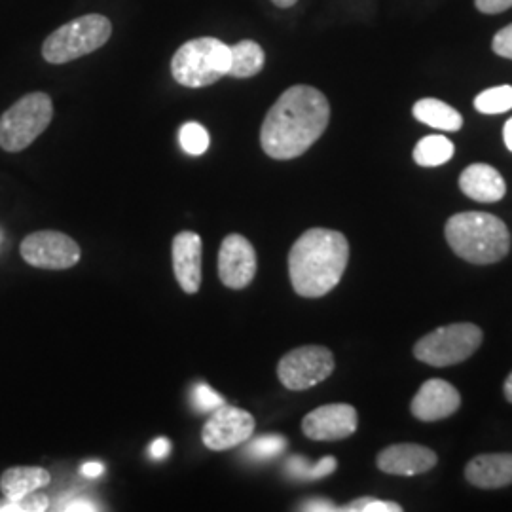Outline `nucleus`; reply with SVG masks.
Instances as JSON below:
<instances>
[{"instance_id":"nucleus-14","label":"nucleus","mask_w":512,"mask_h":512,"mask_svg":"<svg viewBox=\"0 0 512 512\" xmlns=\"http://www.w3.org/2000/svg\"><path fill=\"white\" fill-rule=\"evenodd\" d=\"M437 463L439 458L431 448L414 442L391 444L376 458V465L382 473L395 476L423 475L435 469Z\"/></svg>"},{"instance_id":"nucleus-4","label":"nucleus","mask_w":512,"mask_h":512,"mask_svg":"<svg viewBox=\"0 0 512 512\" xmlns=\"http://www.w3.org/2000/svg\"><path fill=\"white\" fill-rule=\"evenodd\" d=\"M230 50L219 38L188 40L171 59V74L184 88H205L228 73Z\"/></svg>"},{"instance_id":"nucleus-21","label":"nucleus","mask_w":512,"mask_h":512,"mask_svg":"<svg viewBox=\"0 0 512 512\" xmlns=\"http://www.w3.org/2000/svg\"><path fill=\"white\" fill-rule=\"evenodd\" d=\"M456 147L444 135H427L414 148V162L420 167H440L454 158Z\"/></svg>"},{"instance_id":"nucleus-24","label":"nucleus","mask_w":512,"mask_h":512,"mask_svg":"<svg viewBox=\"0 0 512 512\" xmlns=\"http://www.w3.org/2000/svg\"><path fill=\"white\" fill-rule=\"evenodd\" d=\"M179 141L186 154L202 156L209 148V133L198 122H186L179 131Z\"/></svg>"},{"instance_id":"nucleus-32","label":"nucleus","mask_w":512,"mask_h":512,"mask_svg":"<svg viewBox=\"0 0 512 512\" xmlns=\"http://www.w3.org/2000/svg\"><path fill=\"white\" fill-rule=\"evenodd\" d=\"M169 452H171V444H169V440L167 439L154 440V442L150 444V450H148V454L154 459L167 458Z\"/></svg>"},{"instance_id":"nucleus-25","label":"nucleus","mask_w":512,"mask_h":512,"mask_svg":"<svg viewBox=\"0 0 512 512\" xmlns=\"http://www.w3.org/2000/svg\"><path fill=\"white\" fill-rule=\"evenodd\" d=\"M50 509V499L40 492L23 495L19 499L0 501V512H44Z\"/></svg>"},{"instance_id":"nucleus-11","label":"nucleus","mask_w":512,"mask_h":512,"mask_svg":"<svg viewBox=\"0 0 512 512\" xmlns=\"http://www.w3.org/2000/svg\"><path fill=\"white\" fill-rule=\"evenodd\" d=\"M359 427L357 410L346 403L325 404L302 420V433L315 442L349 439Z\"/></svg>"},{"instance_id":"nucleus-34","label":"nucleus","mask_w":512,"mask_h":512,"mask_svg":"<svg viewBox=\"0 0 512 512\" xmlns=\"http://www.w3.org/2000/svg\"><path fill=\"white\" fill-rule=\"evenodd\" d=\"M80 471H82V475L88 476V478H97V476L105 473V465L99 463V461H88V463L82 465Z\"/></svg>"},{"instance_id":"nucleus-29","label":"nucleus","mask_w":512,"mask_h":512,"mask_svg":"<svg viewBox=\"0 0 512 512\" xmlns=\"http://www.w3.org/2000/svg\"><path fill=\"white\" fill-rule=\"evenodd\" d=\"M492 50L499 57L512 59V23L507 25V27H503L501 31H497L494 42H492Z\"/></svg>"},{"instance_id":"nucleus-20","label":"nucleus","mask_w":512,"mask_h":512,"mask_svg":"<svg viewBox=\"0 0 512 512\" xmlns=\"http://www.w3.org/2000/svg\"><path fill=\"white\" fill-rule=\"evenodd\" d=\"M228 50H230V61H228L226 76L251 78L264 69L266 55L253 40H241L234 46H228Z\"/></svg>"},{"instance_id":"nucleus-3","label":"nucleus","mask_w":512,"mask_h":512,"mask_svg":"<svg viewBox=\"0 0 512 512\" xmlns=\"http://www.w3.org/2000/svg\"><path fill=\"white\" fill-rule=\"evenodd\" d=\"M444 236L452 251L465 262L486 266L501 262L511 251V232L499 217L480 211L452 215Z\"/></svg>"},{"instance_id":"nucleus-17","label":"nucleus","mask_w":512,"mask_h":512,"mask_svg":"<svg viewBox=\"0 0 512 512\" xmlns=\"http://www.w3.org/2000/svg\"><path fill=\"white\" fill-rule=\"evenodd\" d=\"M465 478L480 490H499L512 486V454H482L465 467Z\"/></svg>"},{"instance_id":"nucleus-9","label":"nucleus","mask_w":512,"mask_h":512,"mask_svg":"<svg viewBox=\"0 0 512 512\" xmlns=\"http://www.w3.org/2000/svg\"><path fill=\"white\" fill-rule=\"evenodd\" d=\"M19 255L33 268L69 270L80 262L82 249L71 236L63 232L40 230L21 241Z\"/></svg>"},{"instance_id":"nucleus-7","label":"nucleus","mask_w":512,"mask_h":512,"mask_svg":"<svg viewBox=\"0 0 512 512\" xmlns=\"http://www.w3.org/2000/svg\"><path fill=\"white\" fill-rule=\"evenodd\" d=\"M484 332L475 323H452L421 336L414 357L423 365L444 368L471 359L482 346Z\"/></svg>"},{"instance_id":"nucleus-6","label":"nucleus","mask_w":512,"mask_h":512,"mask_svg":"<svg viewBox=\"0 0 512 512\" xmlns=\"http://www.w3.org/2000/svg\"><path fill=\"white\" fill-rule=\"evenodd\" d=\"M112 35V23L101 14H88L55 29L42 44V57L52 65H63L103 48Z\"/></svg>"},{"instance_id":"nucleus-5","label":"nucleus","mask_w":512,"mask_h":512,"mask_svg":"<svg viewBox=\"0 0 512 512\" xmlns=\"http://www.w3.org/2000/svg\"><path fill=\"white\" fill-rule=\"evenodd\" d=\"M54 120V103L48 93L23 95L0 116V148L21 152L31 147Z\"/></svg>"},{"instance_id":"nucleus-28","label":"nucleus","mask_w":512,"mask_h":512,"mask_svg":"<svg viewBox=\"0 0 512 512\" xmlns=\"http://www.w3.org/2000/svg\"><path fill=\"white\" fill-rule=\"evenodd\" d=\"M226 403L217 391H213L207 384L194 385L192 389V404L198 412H213Z\"/></svg>"},{"instance_id":"nucleus-30","label":"nucleus","mask_w":512,"mask_h":512,"mask_svg":"<svg viewBox=\"0 0 512 512\" xmlns=\"http://www.w3.org/2000/svg\"><path fill=\"white\" fill-rule=\"evenodd\" d=\"M475 4L482 14H501L512 8V0H475Z\"/></svg>"},{"instance_id":"nucleus-18","label":"nucleus","mask_w":512,"mask_h":512,"mask_svg":"<svg viewBox=\"0 0 512 512\" xmlns=\"http://www.w3.org/2000/svg\"><path fill=\"white\" fill-rule=\"evenodd\" d=\"M52 482V475L42 467H12L0 476V490L6 499L40 492Z\"/></svg>"},{"instance_id":"nucleus-15","label":"nucleus","mask_w":512,"mask_h":512,"mask_svg":"<svg viewBox=\"0 0 512 512\" xmlns=\"http://www.w3.org/2000/svg\"><path fill=\"white\" fill-rule=\"evenodd\" d=\"M202 238L196 232H181L173 238V272L186 294H196L202 287Z\"/></svg>"},{"instance_id":"nucleus-8","label":"nucleus","mask_w":512,"mask_h":512,"mask_svg":"<svg viewBox=\"0 0 512 512\" xmlns=\"http://www.w3.org/2000/svg\"><path fill=\"white\" fill-rule=\"evenodd\" d=\"M334 372V355L323 346H302L285 353L277 365V378L291 391H306L323 384Z\"/></svg>"},{"instance_id":"nucleus-10","label":"nucleus","mask_w":512,"mask_h":512,"mask_svg":"<svg viewBox=\"0 0 512 512\" xmlns=\"http://www.w3.org/2000/svg\"><path fill=\"white\" fill-rule=\"evenodd\" d=\"M255 418L247 410L222 404L211 412L202 429L203 444L209 450L224 452L251 440L255 431Z\"/></svg>"},{"instance_id":"nucleus-33","label":"nucleus","mask_w":512,"mask_h":512,"mask_svg":"<svg viewBox=\"0 0 512 512\" xmlns=\"http://www.w3.org/2000/svg\"><path fill=\"white\" fill-rule=\"evenodd\" d=\"M61 511L92 512L97 511V505H93L92 501H88V499H73V501H67L65 507H61Z\"/></svg>"},{"instance_id":"nucleus-19","label":"nucleus","mask_w":512,"mask_h":512,"mask_svg":"<svg viewBox=\"0 0 512 512\" xmlns=\"http://www.w3.org/2000/svg\"><path fill=\"white\" fill-rule=\"evenodd\" d=\"M412 114L418 122L429 128L440 129V131H459L463 128V116L458 110L435 97L420 99L414 105Z\"/></svg>"},{"instance_id":"nucleus-12","label":"nucleus","mask_w":512,"mask_h":512,"mask_svg":"<svg viewBox=\"0 0 512 512\" xmlns=\"http://www.w3.org/2000/svg\"><path fill=\"white\" fill-rule=\"evenodd\" d=\"M256 275V251L253 243L241 234L226 236L219 251V277L224 287L247 289Z\"/></svg>"},{"instance_id":"nucleus-2","label":"nucleus","mask_w":512,"mask_h":512,"mask_svg":"<svg viewBox=\"0 0 512 512\" xmlns=\"http://www.w3.org/2000/svg\"><path fill=\"white\" fill-rule=\"evenodd\" d=\"M349 262L348 238L329 228H311L294 241L289 275L294 293L321 298L336 289Z\"/></svg>"},{"instance_id":"nucleus-23","label":"nucleus","mask_w":512,"mask_h":512,"mask_svg":"<svg viewBox=\"0 0 512 512\" xmlns=\"http://www.w3.org/2000/svg\"><path fill=\"white\" fill-rule=\"evenodd\" d=\"M475 109L482 114H503L512 109V86H495L475 97Z\"/></svg>"},{"instance_id":"nucleus-16","label":"nucleus","mask_w":512,"mask_h":512,"mask_svg":"<svg viewBox=\"0 0 512 512\" xmlns=\"http://www.w3.org/2000/svg\"><path fill=\"white\" fill-rule=\"evenodd\" d=\"M461 192L480 203L501 202L507 194V184L503 175L488 164H473L463 169L459 177Z\"/></svg>"},{"instance_id":"nucleus-35","label":"nucleus","mask_w":512,"mask_h":512,"mask_svg":"<svg viewBox=\"0 0 512 512\" xmlns=\"http://www.w3.org/2000/svg\"><path fill=\"white\" fill-rule=\"evenodd\" d=\"M503 141H505V147L509 148L512 152V118L507 120V124L503 128Z\"/></svg>"},{"instance_id":"nucleus-27","label":"nucleus","mask_w":512,"mask_h":512,"mask_svg":"<svg viewBox=\"0 0 512 512\" xmlns=\"http://www.w3.org/2000/svg\"><path fill=\"white\" fill-rule=\"evenodd\" d=\"M344 512H403V507L395 501H384L376 497H359L348 503L346 507H340Z\"/></svg>"},{"instance_id":"nucleus-31","label":"nucleus","mask_w":512,"mask_h":512,"mask_svg":"<svg viewBox=\"0 0 512 512\" xmlns=\"http://www.w3.org/2000/svg\"><path fill=\"white\" fill-rule=\"evenodd\" d=\"M300 511L334 512L340 511V507H336L329 499H308L302 503Z\"/></svg>"},{"instance_id":"nucleus-37","label":"nucleus","mask_w":512,"mask_h":512,"mask_svg":"<svg viewBox=\"0 0 512 512\" xmlns=\"http://www.w3.org/2000/svg\"><path fill=\"white\" fill-rule=\"evenodd\" d=\"M272 2H274L277 8H283V10H285V8H293L298 0H272Z\"/></svg>"},{"instance_id":"nucleus-26","label":"nucleus","mask_w":512,"mask_h":512,"mask_svg":"<svg viewBox=\"0 0 512 512\" xmlns=\"http://www.w3.org/2000/svg\"><path fill=\"white\" fill-rule=\"evenodd\" d=\"M287 448V439L281 435H266L256 439L251 446H249V456L255 459H274L281 456Z\"/></svg>"},{"instance_id":"nucleus-22","label":"nucleus","mask_w":512,"mask_h":512,"mask_svg":"<svg viewBox=\"0 0 512 512\" xmlns=\"http://www.w3.org/2000/svg\"><path fill=\"white\" fill-rule=\"evenodd\" d=\"M336 467H338V463L332 456L319 459L317 463H308V459L296 456L287 461L285 471H287V475L298 478V480H319V478L332 475L336 471Z\"/></svg>"},{"instance_id":"nucleus-1","label":"nucleus","mask_w":512,"mask_h":512,"mask_svg":"<svg viewBox=\"0 0 512 512\" xmlns=\"http://www.w3.org/2000/svg\"><path fill=\"white\" fill-rule=\"evenodd\" d=\"M329 122L327 97L311 86H293L268 110L260 128V147L274 160H294L319 141Z\"/></svg>"},{"instance_id":"nucleus-13","label":"nucleus","mask_w":512,"mask_h":512,"mask_svg":"<svg viewBox=\"0 0 512 512\" xmlns=\"http://www.w3.org/2000/svg\"><path fill=\"white\" fill-rule=\"evenodd\" d=\"M461 406L458 389L446 380L431 378L421 384L410 403V412L416 420L433 423L454 416Z\"/></svg>"},{"instance_id":"nucleus-36","label":"nucleus","mask_w":512,"mask_h":512,"mask_svg":"<svg viewBox=\"0 0 512 512\" xmlns=\"http://www.w3.org/2000/svg\"><path fill=\"white\" fill-rule=\"evenodd\" d=\"M503 395H505L507 403L512 404V372L507 376V380H505V384H503Z\"/></svg>"}]
</instances>
